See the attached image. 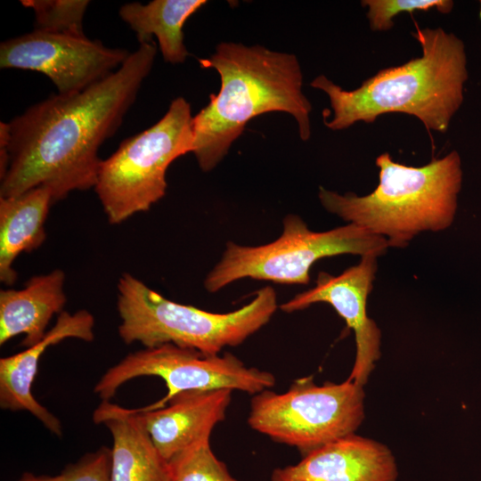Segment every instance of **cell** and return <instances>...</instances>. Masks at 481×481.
<instances>
[{"instance_id":"1","label":"cell","mask_w":481,"mask_h":481,"mask_svg":"<svg viewBox=\"0 0 481 481\" xmlns=\"http://www.w3.org/2000/svg\"><path fill=\"white\" fill-rule=\"evenodd\" d=\"M157 46L141 44L113 73L71 94H54L9 122V166L0 178V197L45 186L53 202L74 191L94 188L110 138L150 74Z\"/></svg>"},{"instance_id":"2","label":"cell","mask_w":481,"mask_h":481,"mask_svg":"<svg viewBox=\"0 0 481 481\" xmlns=\"http://www.w3.org/2000/svg\"><path fill=\"white\" fill-rule=\"evenodd\" d=\"M199 62L216 69L221 79L219 92L209 95L192 120V153L202 171L216 167L247 123L266 112L290 114L301 140L310 138L312 104L302 92L303 74L295 54L223 42Z\"/></svg>"},{"instance_id":"3","label":"cell","mask_w":481,"mask_h":481,"mask_svg":"<svg viewBox=\"0 0 481 481\" xmlns=\"http://www.w3.org/2000/svg\"><path fill=\"white\" fill-rule=\"evenodd\" d=\"M412 35L421 47L420 57L383 69L356 89L345 90L324 75L310 83L330 99L333 116L324 120L327 127L343 130L400 112L416 117L428 130L448 129L463 102L469 77L464 43L442 28L418 29Z\"/></svg>"},{"instance_id":"4","label":"cell","mask_w":481,"mask_h":481,"mask_svg":"<svg viewBox=\"0 0 481 481\" xmlns=\"http://www.w3.org/2000/svg\"><path fill=\"white\" fill-rule=\"evenodd\" d=\"M379 184L370 194H338L319 188L322 207L346 221L404 248L419 233L448 228L455 216L462 183L461 160L452 151L422 167L394 161L384 152L376 159Z\"/></svg>"},{"instance_id":"5","label":"cell","mask_w":481,"mask_h":481,"mask_svg":"<svg viewBox=\"0 0 481 481\" xmlns=\"http://www.w3.org/2000/svg\"><path fill=\"white\" fill-rule=\"evenodd\" d=\"M117 291L118 331L124 343L145 348L174 344L206 355L244 342L270 321L278 306L274 289L265 286L237 310L208 312L167 299L127 273L119 277Z\"/></svg>"},{"instance_id":"6","label":"cell","mask_w":481,"mask_h":481,"mask_svg":"<svg viewBox=\"0 0 481 481\" xmlns=\"http://www.w3.org/2000/svg\"><path fill=\"white\" fill-rule=\"evenodd\" d=\"M192 120L191 104L179 96L157 123L102 160L94 189L110 224L148 211L165 196L169 165L192 152Z\"/></svg>"},{"instance_id":"7","label":"cell","mask_w":481,"mask_h":481,"mask_svg":"<svg viewBox=\"0 0 481 481\" xmlns=\"http://www.w3.org/2000/svg\"><path fill=\"white\" fill-rule=\"evenodd\" d=\"M282 233L261 246H242L228 241L220 261L204 280L209 292H216L242 278L281 284H308L310 269L321 258L352 254L380 257L387 239L348 224L326 232H314L297 215L283 219Z\"/></svg>"},{"instance_id":"8","label":"cell","mask_w":481,"mask_h":481,"mask_svg":"<svg viewBox=\"0 0 481 481\" xmlns=\"http://www.w3.org/2000/svg\"><path fill=\"white\" fill-rule=\"evenodd\" d=\"M364 398L363 387L347 379L318 385L312 376L304 377L283 393L265 389L254 395L247 421L304 456L355 434L364 420Z\"/></svg>"},{"instance_id":"9","label":"cell","mask_w":481,"mask_h":481,"mask_svg":"<svg viewBox=\"0 0 481 481\" xmlns=\"http://www.w3.org/2000/svg\"><path fill=\"white\" fill-rule=\"evenodd\" d=\"M143 376L161 378L167 388L163 398L143 410L161 408L182 392L231 389L254 395L276 383L273 373L248 367L231 353L206 355L164 344L126 355L102 375L94 391L102 401H109L123 384Z\"/></svg>"},{"instance_id":"10","label":"cell","mask_w":481,"mask_h":481,"mask_svg":"<svg viewBox=\"0 0 481 481\" xmlns=\"http://www.w3.org/2000/svg\"><path fill=\"white\" fill-rule=\"evenodd\" d=\"M129 54L85 35L34 29L1 43L0 67L40 72L51 79L58 94H71L116 71Z\"/></svg>"},{"instance_id":"11","label":"cell","mask_w":481,"mask_h":481,"mask_svg":"<svg viewBox=\"0 0 481 481\" xmlns=\"http://www.w3.org/2000/svg\"><path fill=\"white\" fill-rule=\"evenodd\" d=\"M377 258L371 255L361 257L358 265L337 276L321 272L314 288L280 306L283 312L293 313L316 303L330 305L355 333V358L347 379L363 387L381 355V331L366 311L377 272Z\"/></svg>"},{"instance_id":"12","label":"cell","mask_w":481,"mask_h":481,"mask_svg":"<svg viewBox=\"0 0 481 481\" xmlns=\"http://www.w3.org/2000/svg\"><path fill=\"white\" fill-rule=\"evenodd\" d=\"M397 477L391 450L355 433L312 451L297 464L273 469L270 481H396Z\"/></svg>"},{"instance_id":"13","label":"cell","mask_w":481,"mask_h":481,"mask_svg":"<svg viewBox=\"0 0 481 481\" xmlns=\"http://www.w3.org/2000/svg\"><path fill=\"white\" fill-rule=\"evenodd\" d=\"M231 389L186 391L158 409H133L155 447L169 462L192 444L210 439L214 428L225 419Z\"/></svg>"},{"instance_id":"14","label":"cell","mask_w":481,"mask_h":481,"mask_svg":"<svg viewBox=\"0 0 481 481\" xmlns=\"http://www.w3.org/2000/svg\"><path fill=\"white\" fill-rule=\"evenodd\" d=\"M94 318L87 310L74 314L66 311L58 314L53 327L44 338L25 350L0 359V406L2 409L28 411L53 434L61 436L60 420L36 400L32 385L36 378L39 359L50 346L73 338L91 342L94 335Z\"/></svg>"},{"instance_id":"15","label":"cell","mask_w":481,"mask_h":481,"mask_svg":"<svg viewBox=\"0 0 481 481\" xmlns=\"http://www.w3.org/2000/svg\"><path fill=\"white\" fill-rule=\"evenodd\" d=\"M93 419L112 436L110 481H171L168 462L133 409L102 401Z\"/></svg>"},{"instance_id":"16","label":"cell","mask_w":481,"mask_h":481,"mask_svg":"<svg viewBox=\"0 0 481 481\" xmlns=\"http://www.w3.org/2000/svg\"><path fill=\"white\" fill-rule=\"evenodd\" d=\"M65 273L55 269L29 278L21 289L0 291V345L24 335L26 348L41 341L52 317L63 312Z\"/></svg>"},{"instance_id":"17","label":"cell","mask_w":481,"mask_h":481,"mask_svg":"<svg viewBox=\"0 0 481 481\" xmlns=\"http://www.w3.org/2000/svg\"><path fill=\"white\" fill-rule=\"evenodd\" d=\"M53 203L51 191L45 186L20 195L0 197V281L12 285L17 280L15 259L29 253L45 240V223Z\"/></svg>"},{"instance_id":"18","label":"cell","mask_w":481,"mask_h":481,"mask_svg":"<svg viewBox=\"0 0 481 481\" xmlns=\"http://www.w3.org/2000/svg\"><path fill=\"white\" fill-rule=\"evenodd\" d=\"M206 4L205 0L133 2L123 4L118 14L135 32L140 45L151 42L155 36L165 61L178 64L189 55L183 43V25Z\"/></svg>"},{"instance_id":"19","label":"cell","mask_w":481,"mask_h":481,"mask_svg":"<svg viewBox=\"0 0 481 481\" xmlns=\"http://www.w3.org/2000/svg\"><path fill=\"white\" fill-rule=\"evenodd\" d=\"M35 13V30L84 36L83 20L88 0H21Z\"/></svg>"},{"instance_id":"20","label":"cell","mask_w":481,"mask_h":481,"mask_svg":"<svg viewBox=\"0 0 481 481\" xmlns=\"http://www.w3.org/2000/svg\"><path fill=\"white\" fill-rule=\"evenodd\" d=\"M168 464L171 481H238L213 452L210 439L192 444Z\"/></svg>"},{"instance_id":"21","label":"cell","mask_w":481,"mask_h":481,"mask_svg":"<svg viewBox=\"0 0 481 481\" xmlns=\"http://www.w3.org/2000/svg\"><path fill=\"white\" fill-rule=\"evenodd\" d=\"M367 7V19L373 31H387L394 26L393 19L402 12L436 9L442 13L450 12L454 5L451 0H363Z\"/></svg>"},{"instance_id":"22","label":"cell","mask_w":481,"mask_h":481,"mask_svg":"<svg viewBox=\"0 0 481 481\" xmlns=\"http://www.w3.org/2000/svg\"><path fill=\"white\" fill-rule=\"evenodd\" d=\"M18 481H110V449L102 447L70 464L57 476L25 472Z\"/></svg>"},{"instance_id":"23","label":"cell","mask_w":481,"mask_h":481,"mask_svg":"<svg viewBox=\"0 0 481 481\" xmlns=\"http://www.w3.org/2000/svg\"><path fill=\"white\" fill-rule=\"evenodd\" d=\"M11 135L9 123H0V178L7 171L9 166V144Z\"/></svg>"},{"instance_id":"24","label":"cell","mask_w":481,"mask_h":481,"mask_svg":"<svg viewBox=\"0 0 481 481\" xmlns=\"http://www.w3.org/2000/svg\"><path fill=\"white\" fill-rule=\"evenodd\" d=\"M479 15H480V19H481V1L479 2Z\"/></svg>"}]
</instances>
